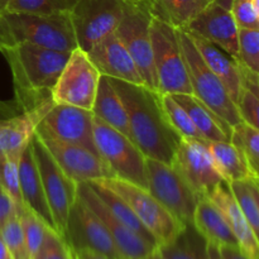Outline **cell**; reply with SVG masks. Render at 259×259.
Listing matches in <instances>:
<instances>
[{
  "mask_svg": "<svg viewBox=\"0 0 259 259\" xmlns=\"http://www.w3.org/2000/svg\"><path fill=\"white\" fill-rule=\"evenodd\" d=\"M72 259H77V257H76V254H75V252H73V250H72Z\"/></svg>",
  "mask_w": 259,
  "mask_h": 259,
  "instance_id": "6f0895ef",
  "label": "cell"
},
{
  "mask_svg": "<svg viewBox=\"0 0 259 259\" xmlns=\"http://www.w3.org/2000/svg\"><path fill=\"white\" fill-rule=\"evenodd\" d=\"M35 134L45 144L58 166L76 184L115 177L101 157L86 149L85 147L58 141L57 138L51 136L40 124Z\"/></svg>",
  "mask_w": 259,
  "mask_h": 259,
  "instance_id": "4fadbf2b",
  "label": "cell"
},
{
  "mask_svg": "<svg viewBox=\"0 0 259 259\" xmlns=\"http://www.w3.org/2000/svg\"><path fill=\"white\" fill-rule=\"evenodd\" d=\"M253 3H254V7H255V9H257V12L259 14V0H253Z\"/></svg>",
  "mask_w": 259,
  "mask_h": 259,
  "instance_id": "11a10c76",
  "label": "cell"
},
{
  "mask_svg": "<svg viewBox=\"0 0 259 259\" xmlns=\"http://www.w3.org/2000/svg\"><path fill=\"white\" fill-rule=\"evenodd\" d=\"M192 224L206 242L214 243L217 245L239 247L237 238L233 234L224 214L210 200L209 196L199 199Z\"/></svg>",
  "mask_w": 259,
  "mask_h": 259,
  "instance_id": "cb8c5ba5",
  "label": "cell"
},
{
  "mask_svg": "<svg viewBox=\"0 0 259 259\" xmlns=\"http://www.w3.org/2000/svg\"><path fill=\"white\" fill-rule=\"evenodd\" d=\"M223 259H249L239 247L235 245H219Z\"/></svg>",
  "mask_w": 259,
  "mask_h": 259,
  "instance_id": "ee69618b",
  "label": "cell"
},
{
  "mask_svg": "<svg viewBox=\"0 0 259 259\" xmlns=\"http://www.w3.org/2000/svg\"><path fill=\"white\" fill-rule=\"evenodd\" d=\"M202 239L194 224H189L176 239L168 244L159 245L158 252L166 259H204L206 243L200 248Z\"/></svg>",
  "mask_w": 259,
  "mask_h": 259,
  "instance_id": "f546056e",
  "label": "cell"
},
{
  "mask_svg": "<svg viewBox=\"0 0 259 259\" xmlns=\"http://www.w3.org/2000/svg\"><path fill=\"white\" fill-rule=\"evenodd\" d=\"M91 186V189L94 190L96 195H98L99 199L103 201V204L108 207L109 211L111 212L115 219H118L119 222L123 223L125 227H128L129 229H132L133 232H136L137 234L141 235L142 238L147 240V242L152 243V244L157 245L156 239L153 238V235L147 230V228L144 227L141 223V220L138 219L134 211L132 210V207L129 206L128 202L125 200L121 199L118 194L110 190L109 187H106L105 185L101 184L100 181H91L88 182Z\"/></svg>",
  "mask_w": 259,
  "mask_h": 259,
  "instance_id": "83f0119b",
  "label": "cell"
},
{
  "mask_svg": "<svg viewBox=\"0 0 259 259\" xmlns=\"http://www.w3.org/2000/svg\"><path fill=\"white\" fill-rule=\"evenodd\" d=\"M77 0H12L7 8L10 13L29 14H62L71 13Z\"/></svg>",
  "mask_w": 259,
  "mask_h": 259,
  "instance_id": "d6a6232c",
  "label": "cell"
},
{
  "mask_svg": "<svg viewBox=\"0 0 259 259\" xmlns=\"http://www.w3.org/2000/svg\"><path fill=\"white\" fill-rule=\"evenodd\" d=\"M15 214H18V211L14 201L7 194V191L0 186V232H2L3 227L7 224L8 220L14 217Z\"/></svg>",
  "mask_w": 259,
  "mask_h": 259,
  "instance_id": "b9f144b4",
  "label": "cell"
},
{
  "mask_svg": "<svg viewBox=\"0 0 259 259\" xmlns=\"http://www.w3.org/2000/svg\"><path fill=\"white\" fill-rule=\"evenodd\" d=\"M12 0H0V14L7 12V8Z\"/></svg>",
  "mask_w": 259,
  "mask_h": 259,
  "instance_id": "f907efd6",
  "label": "cell"
},
{
  "mask_svg": "<svg viewBox=\"0 0 259 259\" xmlns=\"http://www.w3.org/2000/svg\"><path fill=\"white\" fill-rule=\"evenodd\" d=\"M252 171H253V174H254V176L259 180V167H255V168H253Z\"/></svg>",
  "mask_w": 259,
  "mask_h": 259,
  "instance_id": "db71d44e",
  "label": "cell"
},
{
  "mask_svg": "<svg viewBox=\"0 0 259 259\" xmlns=\"http://www.w3.org/2000/svg\"><path fill=\"white\" fill-rule=\"evenodd\" d=\"M151 19L149 3L126 0L115 32L133 57L147 88L158 91L152 51Z\"/></svg>",
  "mask_w": 259,
  "mask_h": 259,
  "instance_id": "9c48e42d",
  "label": "cell"
},
{
  "mask_svg": "<svg viewBox=\"0 0 259 259\" xmlns=\"http://www.w3.org/2000/svg\"><path fill=\"white\" fill-rule=\"evenodd\" d=\"M172 166L179 171L199 199L207 197L225 182L207 148L206 142L182 138Z\"/></svg>",
  "mask_w": 259,
  "mask_h": 259,
  "instance_id": "5bb4252c",
  "label": "cell"
},
{
  "mask_svg": "<svg viewBox=\"0 0 259 259\" xmlns=\"http://www.w3.org/2000/svg\"><path fill=\"white\" fill-rule=\"evenodd\" d=\"M149 259H166V258H164V257H163V255H162V254H161V253H159V252H158V249H157V252H156V253H154V254H153V255H152V257H151V258H149Z\"/></svg>",
  "mask_w": 259,
  "mask_h": 259,
  "instance_id": "816d5d0a",
  "label": "cell"
},
{
  "mask_svg": "<svg viewBox=\"0 0 259 259\" xmlns=\"http://www.w3.org/2000/svg\"><path fill=\"white\" fill-rule=\"evenodd\" d=\"M67 242L73 249L90 248L109 259H121L108 228L78 197L71 209Z\"/></svg>",
  "mask_w": 259,
  "mask_h": 259,
  "instance_id": "2e32d148",
  "label": "cell"
},
{
  "mask_svg": "<svg viewBox=\"0 0 259 259\" xmlns=\"http://www.w3.org/2000/svg\"><path fill=\"white\" fill-rule=\"evenodd\" d=\"M151 39L154 72L159 94H192L179 29L152 15Z\"/></svg>",
  "mask_w": 259,
  "mask_h": 259,
  "instance_id": "277c9868",
  "label": "cell"
},
{
  "mask_svg": "<svg viewBox=\"0 0 259 259\" xmlns=\"http://www.w3.org/2000/svg\"><path fill=\"white\" fill-rule=\"evenodd\" d=\"M258 75H259V73H258Z\"/></svg>",
  "mask_w": 259,
  "mask_h": 259,
  "instance_id": "91938a15",
  "label": "cell"
},
{
  "mask_svg": "<svg viewBox=\"0 0 259 259\" xmlns=\"http://www.w3.org/2000/svg\"><path fill=\"white\" fill-rule=\"evenodd\" d=\"M100 77L101 73L88 52L80 47L75 48L51 90V99L55 104L93 110Z\"/></svg>",
  "mask_w": 259,
  "mask_h": 259,
  "instance_id": "8fae6325",
  "label": "cell"
},
{
  "mask_svg": "<svg viewBox=\"0 0 259 259\" xmlns=\"http://www.w3.org/2000/svg\"><path fill=\"white\" fill-rule=\"evenodd\" d=\"M18 215H19L20 224H22L23 233H24L25 242H27L30 257L33 259L38 253V250L40 249V247H42L43 240H45L46 234H47V230L51 227L39 215L35 214L33 210H30L27 206Z\"/></svg>",
  "mask_w": 259,
  "mask_h": 259,
  "instance_id": "836d02e7",
  "label": "cell"
},
{
  "mask_svg": "<svg viewBox=\"0 0 259 259\" xmlns=\"http://www.w3.org/2000/svg\"><path fill=\"white\" fill-rule=\"evenodd\" d=\"M182 29L214 43L237 60L239 58V28L230 9L211 3Z\"/></svg>",
  "mask_w": 259,
  "mask_h": 259,
  "instance_id": "ac0fdd59",
  "label": "cell"
},
{
  "mask_svg": "<svg viewBox=\"0 0 259 259\" xmlns=\"http://www.w3.org/2000/svg\"><path fill=\"white\" fill-rule=\"evenodd\" d=\"M161 103L169 124L181 138H191L206 142L201 133L197 131L187 111L182 108L181 104L177 103L174 96L169 94H161Z\"/></svg>",
  "mask_w": 259,
  "mask_h": 259,
  "instance_id": "4dcf8cb0",
  "label": "cell"
},
{
  "mask_svg": "<svg viewBox=\"0 0 259 259\" xmlns=\"http://www.w3.org/2000/svg\"><path fill=\"white\" fill-rule=\"evenodd\" d=\"M19 181L24 206L39 215L52 229H55L52 214L46 199L39 169L33 153L32 141L22 152L19 158ZM56 230V229H55Z\"/></svg>",
  "mask_w": 259,
  "mask_h": 259,
  "instance_id": "603a6c76",
  "label": "cell"
},
{
  "mask_svg": "<svg viewBox=\"0 0 259 259\" xmlns=\"http://www.w3.org/2000/svg\"><path fill=\"white\" fill-rule=\"evenodd\" d=\"M179 37L186 61L192 95L202 101L232 129L238 124L243 123L237 103L228 93L224 83L204 62L189 33L185 29H179Z\"/></svg>",
  "mask_w": 259,
  "mask_h": 259,
  "instance_id": "5b68a950",
  "label": "cell"
},
{
  "mask_svg": "<svg viewBox=\"0 0 259 259\" xmlns=\"http://www.w3.org/2000/svg\"><path fill=\"white\" fill-rule=\"evenodd\" d=\"M96 181H100L128 202L142 224L153 235L158 247L168 244L176 239L186 227L181 224L158 200L154 199L148 189H144L119 177H110V179L96 180Z\"/></svg>",
  "mask_w": 259,
  "mask_h": 259,
  "instance_id": "8992f818",
  "label": "cell"
},
{
  "mask_svg": "<svg viewBox=\"0 0 259 259\" xmlns=\"http://www.w3.org/2000/svg\"><path fill=\"white\" fill-rule=\"evenodd\" d=\"M32 147L55 229L67 240L68 219L71 209L77 200V184L58 166L37 134L33 137Z\"/></svg>",
  "mask_w": 259,
  "mask_h": 259,
  "instance_id": "52a82bcc",
  "label": "cell"
},
{
  "mask_svg": "<svg viewBox=\"0 0 259 259\" xmlns=\"http://www.w3.org/2000/svg\"><path fill=\"white\" fill-rule=\"evenodd\" d=\"M204 259H223L222 254H220L219 245L214 244V243L206 242V245H205Z\"/></svg>",
  "mask_w": 259,
  "mask_h": 259,
  "instance_id": "bcb514c9",
  "label": "cell"
},
{
  "mask_svg": "<svg viewBox=\"0 0 259 259\" xmlns=\"http://www.w3.org/2000/svg\"><path fill=\"white\" fill-rule=\"evenodd\" d=\"M91 111L96 118L131 138V129H129L128 114H126L125 106L108 76L101 75L95 103H94Z\"/></svg>",
  "mask_w": 259,
  "mask_h": 259,
  "instance_id": "484cf974",
  "label": "cell"
},
{
  "mask_svg": "<svg viewBox=\"0 0 259 259\" xmlns=\"http://www.w3.org/2000/svg\"><path fill=\"white\" fill-rule=\"evenodd\" d=\"M189 34L204 62L215 73V76L224 83L228 93L230 94L232 99L238 105L240 94L244 89L242 65H240L239 60L233 57L232 55L225 52L223 48L218 47L214 43L209 42L199 35H194L191 33Z\"/></svg>",
  "mask_w": 259,
  "mask_h": 259,
  "instance_id": "44dd1931",
  "label": "cell"
},
{
  "mask_svg": "<svg viewBox=\"0 0 259 259\" xmlns=\"http://www.w3.org/2000/svg\"><path fill=\"white\" fill-rule=\"evenodd\" d=\"M242 65V63H240ZM242 72H243V83L244 88L252 91L255 96L259 99V75L258 73L252 72L248 68H245L242 65Z\"/></svg>",
  "mask_w": 259,
  "mask_h": 259,
  "instance_id": "7bdbcfd3",
  "label": "cell"
},
{
  "mask_svg": "<svg viewBox=\"0 0 259 259\" xmlns=\"http://www.w3.org/2000/svg\"><path fill=\"white\" fill-rule=\"evenodd\" d=\"M125 3L126 0H77L70 15L78 47L88 52L115 32Z\"/></svg>",
  "mask_w": 259,
  "mask_h": 259,
  "instance_id": "7c38bea8",
  "label": "cell"
},
{
  "mask_svg": "<svg viewBox=\"0 0 259 259\" xmlns=\"http://www.w3.org/2000/svg\"><path fill=\"white\" fill-rule=\"evenodd\" d=\"M7 58L20 99L53 89L71 52L56 51L30 43H19L0 51Z\"/></svg>",
  "mask_w": 259,
  "mask_h": 259,
  "instance_id": "3957f363",
  "label": "cell"
},
{
  "mask_svg": "<svg viewBox=\"0 0 259 259\" xmlns=\"http://www.w3.org/2000/svg\"><path fill=\"white\" fill-rule=\"evenodd\" d=\"M0 237L4 240L5 245L9 249L10 254L14 259H32L27 242H25L24 233L20 224L19 215L15 214L10 218L7 224L3 227Z\"/></svg>",
  "mask_w": 259,
  "mask_h": 259,
  "instance_id": "8d00e7d4",
  "label": "cell"
},
{
  "mask_svg": "<svg viewBox=\"0 0 259 259\" xmlns=\"http://www.w3.org/2000/svg\"><path fill=\"white\" fill-rule=\"evenodd\" d=\"M19 43L65 52L78 47L70 13L45 15L5 12L0 14V51Z\"/></svg>",
  "mask_w": 259,
  "mask_h": 259,
  "instance_id": "7a4b0ae2",
  "label": "cell"
},
{
  "mask_svg": "<svg viewBox=\"0 0 259 259\" xmlns=\"http://www.w3.org/2000/svg\"><path fill=\"white\" fill-rule=\"evenodd\" d=\"M0 259H14L13 255L10 254L9 249H8V247L5 245L2 237H0Z\"/></svg>",
  "mask_w": 259,
  "mask_h": 259,
  "instance_id": "c3c4849f",
  "label": "cell"
},
{
  "mask_svg": "<svg viewBox=\"0 0 259 259\" xmlns=\"http://www.w3.org/2000/svg\"><path fill=\"white\" fill-rule=\"evenodd\" d=\"M230 141L242 149L250 168L259 167V131L243 121L233 128Z\"/></svg>",
  "mask_w": 259,
  "mask_h": 259,
  "instance_id": "d590c367",
  "label": "cell"
},
{
  "mask_svg": "<svg viewBox=\"0 0 259 259\" xmlns=\"http://www.w3.org/2000/svg\"><path fill=\"white\" fill-rule=\"evenodd\" d=\"M147 189L181 224L194 222L199 197L172 164L146 158Z\"/></svg>",
  "mask_w": 259,
  "mask_h": 259,
  "instance_id": "30bf717a",
  "label": "cell"
},
{
  "mask_svg": "<svg viewBox=\"0 0 259 259\" xmlns=\"http://www.w3.org/2000/svg\"><path fill=\"white\" fill-rule=\"evenodd\" d=\"M214 0H151L152 15L182 29Z\"/></svg>",
  "mask_w": 259,
  "mask_h": 259,
  "instance_id": "f1b7e54d",
  "label": "cell"
},
{
  "mask_svg": "<svg viewBox=\"0 0 259 259\" xmlns=\"http://www.w3.org/2000/svg\"><path fill=\"white\" fill-rule=\"evenodd\" d=\"M209 197L224 214L243 253L249 259H259V242L235 200L229 184H220Z\"/></svg>",
  "mask_w": 259,
  "mask_h": 259,
  "instance_id": "7402d4cb",
  "label": "cell"
},
{
  "mask_svg": "<svg viewBox=\"0 0 259 259\" xmlns=\"http://www.w3.org/2000/svg\"><path fill=\"white\" fill-rule=\"evenodd\" d=\"M72 250L75 252L77 259H109L105 255L90 249V248H77V249H73L72 248Z\"/></svg>",
  "mask_w": 259,
  "mask_h": 259,
  "instance_id": "f6af8a7d",
  "label": "cell"
},
{
  "mask_svg": "<svg viewBox=\"0 0 259 259\" xmlns=\"http://www.w3.org/2000/svg\"><path fill=\"white\" fill-rule=\"evenodd\" d=\"M177 103L187 111L197 131L206 142H224L232 139L233 129L212 113L202 101L192 94H175Z\"/></svg>",
  "mask_w": 259,
  "mask_h": 259,
  "instance_id": "d4e9b609",
  "label": "cell"
},
{
  "mask_svg": "<svg viewBox=\"0 0 259 259\" xmlns=\"http://www.w3.org/2000/svg\"><path fill=\"white\" fill-rule=\"evenodd\" d=\"M77 197L88 205L108 228L121 259H149L157 252V245L147 242L111 215L88 182L77 184Z\"/></svg>",
  "mask_w": 259,
  "mask_h": 259,
  "instance_id": "9a60e30c",
  "label": "cell"
},
{
  "mask_svg": "<svg viewBox=\"0 0 259 259\" xmlns=\"http://www.w3.org/2000/svg\"><path fill=\"white\" fill-rule=\"evenodd\" d=\"M242 120L252 128L259 131V99L248 89H243L240 98L238 100Z\"/></svg>",
  "mask_w": 259,
  "mask_h": 259,
  "instance_id": "60d3db41",
  "label": "cell"
},
{
  "mask_svg": "<svg viewBox=\"0 0 259 259\" xmlns=\"http://www.w3.org/2000/svg\"><path fill=\"white\" fill-rule=\"evenodd\" d=\"M206 144L225 182L248 181L254 176L243 151L232 141L206 142Z\"/></svg>",
  "mask_w": 259,
  "mask_h": 259,
  "instance_id": "4316f807",
  "label": "cell"
},
{
  "mask_svg": "<svg viewBox=\"0 0 259 259\" xmlns=\"http://www.w3.org/2000/svg\"><path fill=\"white\" fill-rule=\"evenodd\" d=\"M239 62L254 73H259V29L239 28Z\"/></svg>",
  "mask_w": 259,
  "mask_h": 259,
  "instance_id": "74e56055",
  "label": "cell"
},
{
  "mask_svg": "<svg viewBox=\"0 0 259 259\" xmlns=\"http://www.w3.org/2000/svg\"><path fill=\"white\" fill-rule=\"evenodd\" d=\"M53 106L55 101L50 96L19 115L0 120V153L19 158Z\"/></svg>",
  "mask_w": 259,
  "mask_h": 259,
  "instance_id": "d6986e66",
  "label": "cell"
},
{
  "mask_svg": "<svg viewBox=\"0 0 259 259\" xmlns=\"http://www.w3.org/2000/svg\"><path fill=\"white\" fill-rule=\"evenodd\" d=\"M230 12L238 28L259 29V14L253 0H233Z\"/></svg>",
  "mask_w": 259,
  "mask_h": 259,
  "instance_id": "ab89813d",
  "label": "cell"
},
{
  "mask_svg": "<svg viewBox=\"0 0 259 259\" xmlns=\"http://www.w3.org/2000/svg\"><path fill=\"white\" fill-rule=\"evenodd\" d=\"M7 113H9V111H8L7 109H5L4 104L0 103V114H7Z\"/></svg>",
  "mask_w": 259,
  "mask_h": 259,
  "instance_id": "f5cc1de1",
  "label": "cell"
},
{
  "mask_svg": "<svg viewBox=\"0 0 259 259\" xmlns=\"http://www.w3.org/2000/svg\"><path fill=\"white\" fill-rule=\"evenodd\" d=\"M109 78L125 106L134 144L146 158L172 164L182 138L164 114L161 94L146 85Z\"/></svg>",
  "mask_w": 259,
  "mask_h": 259,
  "instance_id": "6da1fadb",
  "label": "cell"
},
{
  "mask_svg": "<svg viewBox=\"0 0 259 259\" xmlns=\"http://www.w3.org/2000/svg\"><path fill=\"white\" fill-rule=\"evenodd\" d=\"M96 151L115 177L147 189L146 157L131 138L94 118Z\"/></svg>",
  "mask_w": 259,
  "mask_h": 259,
  "instance_id": "ba28073f",
  "label": "cell"
},
{
  "mask_svg": "<svg viewBox=\"0 0 259 259\" xmlns=\"http://www.w3.org/2000/svg\"><path fill=\"white\" fill-rule=\"evenodd\" d=\"M137 2H146V3H149V5H151V0H137Z\"/></svg>",
  "mask_w": 259,
  "mask_h": 259,
  "instance_id": "9f6ffc18",
  "label": "cell"
},
{
  "mask_svg": "<svg viewBox=\"0 0 259 259\" xmlns=\"http://www.w3.org/2000/svg\"><path fill=\"white\" fill-rule=\"evenodd\" d=\"M229 186L259 242V205L250 189L249 182L235 181L230 182Z\"/></svg>",
  "mask_w": 259,
  "mask_h": 259,
  "instance_id": "e575fe53",
  "label": "cell"
},
{
  "mask_svg": "<svg viewBox=\"0 0 259 259\" xmlns=\"http://www.w3.org/2000/svg\"><path fill=\"white\" fill-rule=\"evenodd\" d=\"M232 2L233 0H214V3H217V4L227 8V9H230V7H232Z\"/></svg>",
  "mask_w": 259,
  "mask_h": 259,
  "instance_id": "681fc988",
  "label": "cell"
},
{
  "mask_svg": "<svg viewBox=\"0 0 259 259\" xmlns=\"http://www.w3.org/2000/svg\"><path fill=\"white\" fill-rule=\"evenodd\" d=\"M33 259H72V248L65 238L50 228L42 247Z\"/></svg>",
  "mask_w": 259,
  "mask_h": 259,
  "instance_id": "f35d334b",
  "label": "cell"
},
{
  "mask_svg": "<svg viewBox=\"0 0 259 259\" xmlns=\"http://www.w3.org/2000/svg\"><path fill=\"white\" fill-rule=\"evenodd\" d=\"M94 118L91 110L55 104L40 125L58 141L85 147L99 156L94 142Z\"/></svg>",
  "mask_w": 259,
  "mask_h": 259,
  "instance_id": "e0dca14e",
  "label": "cell"
},
{
  "mask_svg": "<svg viewBox=\"0 0 259 259\" xmlns=\"http://www.w3.org/2000/svg\"><path fill=\"white\" fill-rule=\"evenodd\" d=\"M257 180H258V179H257ZM258 182H259V180H258Z\"/></svg>",
  "mask_w": 259,
  "mask_h": 259,
  "instance_id": "680465c9",
  "label": "cell"
},
{
  "mask_svg": "<svg viewBox=\"0 0 259 259\" xmlns=\"http://www.w3.org/2000/svg\"><path fill=\"white\" fill-rule=\"evenodd\" d=\"M248 182H249V185H250V189H252L253 194H254V197H255V200H257V202H258V205H259V182H258L257 177H255V176H253L252 179H250V180H248Z\"/></svg>",
  "mask_w": 259,
  "mask_h": 259,
  "instance_id": "7dc6e473",
  "label": "cell"
},
{
  "mask_svg": "<svg viewBox=\"0 0 259 259\" xmlns=\"http://www.w3.org/2000/svg\"><path fill=\"white\" fill-rule=\"evenodd\" d=\"M19 158L0 153V186L12 197L18 214L25 207L20 190Z\"/></svg>",
  "mask_w": 259,
  "mask_h": 259,
  "instance_id": "1f68e13d",
  "label": "cell"
},
{
  "mask_svg": "<svg viewBox=\"0 0 259 259\" xmlns=\"http://www.w3.org/2000/svg\"><path fill=\"white\" fill-rule=\"evenodd\" d=\"M88 56L101 75L136 85H146L133 57L116 32L110 33L94 46L88 51Z\"/></svg>",
  "mask_w": 259,
  "mask_h": 259,
  "instance_id": "ffe728a7",
  "label": "cell"
}]
</instances>
